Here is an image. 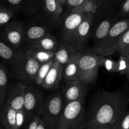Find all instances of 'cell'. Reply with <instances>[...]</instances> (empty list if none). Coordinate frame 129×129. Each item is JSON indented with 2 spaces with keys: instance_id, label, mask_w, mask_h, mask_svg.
<instances>
[{
  "instance_id": "1f68e13d",
  "label": "cell",
  "mask_w": 129,
  "mask_h": 129,
  "mask_svg": "<svg viewBox=\"0 0 129 129\" xmlns=\"http://www.w3.org/2000/svg\"><path fill=\"white\" fill-rule=\"evenodd\" d=\"M86 1V0H67L66 5L69 9H71V10H72L82 6Z\"/></svg>"
},
{
  "instance_id": "d4e9b609",
  "label": "cell",
  "mask_w": 129,
  "mask_h": 129,
  "mask_svg": "<svg viewBox=\"0 0 129 129\" xmlns=\"http://www.w3.org/2000/svg\"><path fill=\"white\" fill-rule=\"evenodd\" d=\"M16 10L7 5L0 6V25L5 26L10 23L15 16Z\"/></svg>"
},
{
  "instance_id": "5bb4252c",
  "label": "cell",
  "mask_w": 129,
  "mask_h": 129,
  "mask_svg": "<svg viewBox=\"0 0 129 129\" xmlns=\"http://www.w3.org/2000/svg\"><path fill=\"white\" fill-rule=\"evenodd\" d=\"M118 21L117 16L112 13L109 15H105L101 20H98V23L93 30V40L94 45L96 46L107 35L111 28Z\"/></svg>"
},
{
  "instance_id": "ffe728a7",
  "label": "cell",
  "mask_w": 129,
  "mask_h": 129,
  "mask_svg": "<svg viewBox=\"0 0 129 129\" xmlns=\"http://www.w3.org/2000/svg\"><path fill=\"white\" fill-rule=\"evenodd\" d=\"M44 10L53 22H57L62 13V6L57 0H43Z\"/></svg>"
},
{
  "instance_id": "2e32d148",
  "label": "cell",
  "mask_w": 129,
  "mask_h": 129,
  "mask_svg": "<svg viewBox=\"0 0 129 129\" xmlns=\"http://www.w3.org/2000/svg\"><path fill=\"white\" fill-rule=\"evenodd\" d=\"M82 52L76 53L64 66L63 79L66 81L79 80V62Z\"/></svg>"
},
{
  "instance_id": "ba28073f",
  "label": "cell",
  "mask_w": 129,
  "mask_h": 129,
  "mask_svg": "<svg viewBox=\"0 0 129 129\" xmlns=\"http://www.w3.org/2000/svg\"><path fill=\"white\" fill-rule=\"evenodd\" d=\"M94 16V15L90 13L86 15L69 42L78 51L83 52L85 49L91 35Z\"/></svg>"
},
{
  "instance_id": "9c48e42d",
  "label": "cell",
  "mask_w": 129,
  "mask_h": 129,
  "mask_svg": "<svg viewBox=\"0 0 129 129\" xmlns=\"http://www.w3.org/2000/svg\"><path fill=\"white\" fill-rule=\"evenodd\" d=\"M87 15L83 13L71 11L64 18L61 30L63 41L70 42L73 35Z\"/></svg>"
},
{
  "instance_id": "836d02e7",
  "label": "cell",
  "mask_w": 129,
  "mask_h": 129,
  "mask_svg": "<svg viewBox=\"0 0 129 129\" xmlns=\"http://www.w3.org/2000/svg\"><path fill=\"white\" fill-rule=\"evenodd\" d=\"M40 117L39 116H36L34 117L31 120H30V122L28 125L27 129H37L39 122L40 121Z\"/></svg>"
},
{
  "instance_id": "4fadbf2b",
  "label": "cell",
  "mask_w": 129,
  "mask_h": 129,
  "mask_svg": "<svg viewBox=\"0 0 129 129\" xmlns=\"http://www.w3.org/2000/svg\"><path fill=\"white\" fill-rule=\"evenodd\" d=\"M23 113V111L18 112L5 103L1 107L0 113L1 125L5 129H19L22 123L19 121V117Z\"/></svg>"
},
{
  "instance_id": "f546056e",
  "label": "cell",
  "mask_w": 129,
  "mask_h": 129,
  "mask_svg": "<svg viewBox=\"0 0 129 129\" xmlns=\"http://www.w3.org/2000/svg\"><path fill=\"white\" fill-rule=\"evenodd\" d=\"M118 14L120 16H129V0H121Z\"/></svg>"
},
{
  "instance_id": "3957f363",
  "label": "cell",
  "mask_w": 129,
  "mask_h": 129,
  "mask_svg": "<svg viewBox=\"0 0 129 129\" xmlns=\"http://www.w3.org/2000/svg\"><path fill=\"white\" fill-rule=\"evenodd\" d=\"M128 28V18L118 20L111 28L107 36L95 46L94 50L101 56L112 55L117 51V45L120 37Z\"/></svg>"
},
{
  "instance_id": "44dd1931",
  "label": "cell",
  "mask_w": 129,
  "mask_h": 129,
  "mask_svg": "<svg viewBox=\"0 0 129 129\" xmlns=\"http://www.w3.org/2000/svg\"><path fill=\"white\" fill-rule=\"evenodd\" d=\"M8 73L5 66L0 64V105L2 107L6 103L8 94Z\"/></svg>"
},
{
  "instance_id": "7a4b0ae2",
  "label": "cell",
  "mask_w": 129,
  "mask_h": 129,
  "mask_svg": "<svg viewBox=\"0 0 129 129\" xmlns=\"http://www.w3.org/2000/svg\"><path fill=\"white\" fill-rule=\"evenodd\" d=\"M86 125L84 98L65 103L57 129H84Z\"/></svg>"
},
{
  "instance_id": "ab89813d",
  "label": "cell",
  "mask_w": 129,
  "mask_h": 129,
  "mask_svg": "<svg viewBox=\"0 0 129 129\" xmlns=\"http://www.w3.org/2000/svg\"><path fill=\"white\" fill-rule=\"evenodd\" d=\"M102 1H103V3H105H105H107V1H109V0H102Z\"/></svg>"
},
{
  "instance_id": "7c38bea8",
  "label": "cell",
  "mask_w": 129,
  "mask_h": 129,
  "mask_svg": "<svg viewBox=\"0 0 129 129\" xmlns=\"http://www.w3.org/2000/svg\"><path fill=\"white\" fill-rule=\"evenodd\" d=\"M86 85L79 79L67 81L62 91L65 103L84 98L86 92Z\"/></svg>"
},
{
  "instance_id": "cb8c5ba5",
  "label": "cell",
  "mask_w": 129,
  "mask_h": 129,
  "mask_svg": "<svg viewBox=\"0 0 129 129\" xmlns=\"http://www.w3.org/2000/svg\"><path fill=\"white\" fill-rule=\"evenodd\" d=\"M15 48L9 45L5 40H1L0 42V56L3 60L13 64L17 56L18 52Z\"/></svg>"
},
{
  "instance_id": "d590c367",
  "label": "cell",
  "mask_w": 129,
  "mask_h": 129,
  "mask_svg": "<svg viewBox=\"0 0 129 129\" xmlns=\"http://www.w3.org/2000/svg\"><path fill=\"white\" fill-rule=\"evenodd\" d=\"M113 126H102V127H97L94 128H86L85 129H112Z\"/></svg>"
},
{
  "instance_id": "f35d334b",
  "label": "cell",
  "mask_w": 129,
  "mask_h": 129,
  "mask_svg": "<svg viewBox=\"0 0 129 129\" xmlns=\"http://www.w3.org/2000/svg\"><path fill=\"white\" fill-rule=\"evenodd\" d=\"M118 125H113V128H112V129H118Z\"/></svg>"
},
{
  "instance_id": "b9f144b4",
  "label": "cell",
  "mask_w": 129,
  "mask_h": 129,
  "mask_svg": "<svg viewBox=\"0 0 129 129\" xmlns=\"http://www.w3.org/2000/svg\"><path fill=\"white\" fill-rule=\"evenodd\" d=\"M121 0H115V1H116V2H120Z\"/></svg>"
},
{
  "instance_id": "4316f807",
  "label": "cell",
  "mask_w": 129,
  "mask_h": 129,
  "mask_svg": "<svg viewBox=\"0 0 129 129\" xmlns=\"http://www.w3.org/2000/svg\"><path fill=\"white\" fill-rule=\"evenodd\" d=\"M117 51L120 55L129 58V28L120 39L117 47Z\"/></svg>"
},
{
  "instance_id": "30bf717a",
  "label": "cell",
  "mask_w": 129,
  "mask_h": 129,
  "mask_svg": "<svg viewBox=\"0 0 129 129\" xmlns=\"http://www.w3.org/2000/svg\"><path fill=\"white\" fill-rule=\"evenodd\" d=\"M26 86L23 82H18L8 91L6 104L18 112L23 111Z\"/></svg>"
},
{
  "instance_id": "d6986e66",
  "label": "cell",
  "mask_w": 129,
  "mask_h": 129,
  "mask_svg": "<svg viewBox=\"0 0 129 129\" xmlns=\"http://www.w3.org/2000/svg\"><path fill=\"white\" fill-rule=\"evenodd\" d=\"M48 34H49V30L46 27L40 25H32L26 29L24 32L23 41L31 44Z\"/></svg>"
},
{
  "instance_id": "60d3db41",
  "label": "cell",
  "mask_w": 129,
  "mask_h": 129,
  "mask_svg": "<svg viewBox=\"0 0 129 129\" xmlns=\"http://www.w3.org/2000/svg\"><path fill=\"white\" fill-rule=\"evenodd\" d=\"M0 129H5V128H4V127L2 125H1V127H0Z\"/></svg>"
},
{
  "instance_id": "e0dca14e",
  "label": "cell",
  "mask_w": 129,
  "mask_h": 129,
  "mask_svg": "<svg viewBox=\"0 0 129 129\" xmlns=\"http://www.w3.org/2000/svg\"><path fill=\"white\" fill-rule=\"evenodd\" d=\"M78 50L69 42H64L59 44L57 49L55 52V60L60 64L65 66Z\"/></svg>"
},
{
  "instance_id": "277c9868",
  "label": "cell",
  "mask_w": 129,
  "mask_h": 129,
  "mask_svg": "<svg viewBox=\"0 0 129 129\" xmlns=\"http://www.w3.org/2000/svg\"><path fill=\"white\" fill-rule=\"evenodd\" d=\"M101 57L95 50L82 52L79 62V80L87 85L96 81Z\"/></svg>"
},
{
  "instance_id": "6da1fadb",
  "label": "cell",
  "mask_w": 129,
  "mask_h": 129,
  "mask_svg": "<svg viewBox=\"0 0 129 129\" xmlns=\"http://www.w3.org/2000/svg\"><path fill=\"white\" fill-rule=\"evenodd\" d=\"M127 107V98L120 91L102 92L89 110L86 128L118 124L126 113Z\"/></svg>"
},
{
  "instance_id": "5b68a950",
  "label": "cell",
  "mask_w": 129,
  "mask_h": 129,
  "mask_svg": "<svg viewBox=\"0 0 129 129\" xmlns=\"http://www.w3.org/2000/svg\"><path fill=\"white\" fill-rule=\"evenodd\" d=\"M64 97L59 92L54 93L44 102L40 118L44 120L47 129H57L58 122L64 108Z\"/></svg>"
},
{
  "instance_id": "8992f818",
  "label": "cell",
  "mask_w": 129,
  "mask_h": 129,
  "mask_svg": "<svg viewBox=\"0 0 129 129\" xmlns=\"http://www.w3.org/2000/svg\"><path fill=\"white\" fill-rule=\"evenodd\" d=\"M41 64L28 55L26 52H18L13 63V71L20 79L28 81H35L37 73Z\"/></svg>"
},
{
  "instance_id": "52a82bcc",
  "label": "cell",
  "mask_w": 129,
  "mask_h": 129,
  "mask_svg": "<svg viewBox=\"0 0 129 129\" xmlns=\"http://www.w3.org/2000/svg\"><path fill=\"white\" fill-rule=\"evenodd\" d=\"M44 106V100L41 91L34 86L26 89L23 112L25 118L31 120L36 116L40 117Z\"/></svg>"
},
{
  "instance_id": "7402d4cb",
  "label": "cell",
  "mask_w": 129,
  "mask_h": 129,
  "mask_svg": "<svg viewBox=\"0 0 129 129\" xmlns=\"http://www.w3.org/2000/svg\"><path fill=\"white\" fill-rule=\"evenodd\" d=\"M104 5L105 3L102 0H86L82 6L73 9L71 10V11L95 15L100 8Z\"/></svg>"
},
{
  "instance_id": "83f0119b",
  "label": "cell",
  "mask_w": 129,
  "mask_h": 129,
  "mask_svg": "<svg viewBox=\"0 0 129 129\" xmlns=\"http://www.w3.org/2000/svg\"><path fill=\"white\" fill-rule=\"evenodd\" d=\"M100 66H103L108 71L112 73H118V61H115L110 59H107L102 56L100 60Z\"/></svg>"
},
{
  "instance_id": "74e56055",
  "label": "cell",
  "mask_w": 129,
  "mask_h": 129,
  "mask_svg": "<svg viewBox=\"0 0 129 129\" xmlns=\"http://www.w3.org/2000/svg\"><path fill=\"white\" fill-rule=\"evenodd\" d=\"M126 76H127V78L129 79V58H128V69H127V74H126Z\"/></svg>"
},
{
  "instance_id": "f1b7e54d",
  "label": "cell",
  "mask_w": 129,
  "mask_h": 129,
  "mask_svg": "<svg viewBox=\"0 0 129 129\" xmlns=\"http://www.w3.org/2000/svg\"><path fill=\"white\" fill-rule=\"evenodd\" d=\"M118 73L122 75H126L128 69V58L120 55L118 60Z\"/></svg>"
},
{
  "instance_id": "484cf974",
  "label": "cell",
  "mask_w": 129,
  "mask_h": 129,
  "mask_svg": "<svg viewBox=\"0 0 129 129\" xmlns=\"http://www.w3.org/2000/svg\"><path fill=\"white\" fill-rule=\"evenodd\" d=\"M55 60V59H53L52 60H49V61L47 62L41 64L37 73L36 77H35V83L37 85L42 86L45 77L47 75L49 70L51 68L52 66L54 64Z\"/></svg>"
},
{
  "instance_id": "8d00e7d4",
  "label": "cell",
  "mask_w": 129,
  "mask_h": 129,
  "mask_svg": "<svg viewBox=\"0 0 129 129\" xmlns=\"http://www.w3.org/2000/svg\"><path fill=\"white\" fill-rule=\"evenodd\" d=\"M57 1H59V3L60 4V5H61L62 6H63L64 5H65L66 4V2H67V0H57Z\"/></svg>"
},
{
  "instance_id": "8fae6325",
  "label": "cell",
  "mask_w": 129,
  "mask_h": 129,
  "mask_svg": "<svg viewBox=\"0 0 129 129\" xmlns=\"http://www.w3.org/2000/svg\"><path fill=\"white\" fill-rule=\"evenodd\" d=\"M24 32L21 23L12 21L5 26L4 40L15 49L18 48L24 40Z\"/></svg>"
},
{
  "instance_id": "4dcf8cb0",
  "label": "cell",
  "mask_w": 129,
  "mask_h": 129,
  "mask_svg": "<svg viewBox=\"0 0 129 129\" xmlns=\"http://www.w3.org/2000/svg\"><path fill=\"white\" fill-rule=\"evenodd\" d=\"M118 129H129V112H126L118 125Z\"/></svg>"
},
{
  "instance_id": "9a60e30c",
  "label": "cell",
  "mask_w": 129,
  "mask_h": 129,
  "mask_svg": "<svg viewBox=\"0 0 129 129\" xmlns=\"http://www.w3.org/2000/svg\"><path fill=\"white\" fill-rule=\"evenodd\" d=\"M64 68V65L55 60L41 86L44 89L49 90L56 88L63 78Z\"/></svg>"
},
{
  "instance_id": "ac0fdd59",
  "label": "cell",
  "mask_w": 129,
  "mask_h": 129,
  "mask_svg": "<svg viewBox=\"0 0 129 129\" xmlns=\"http://www.w3.org/2000/svg\"><path fill=\"white\" fill-rule=\"evenodd\" d=\"M30 44L31 48L54 52L56 51L59 46L57 39L50 34H48Z\"/></svg>"
},
{
  "instance_id": "603a6c76",
  "label": "cell",
  "mask_w": 129,
  "mask_h": 129,
  "mask_svg": "<svg viewBox=\"0 0 129 129\" xmlns=\"http://www.w3.org/2000/svg\"><path fill=\"white\" fill-rule=\"evenodd\" d=\"M26 53L41 64L47 62L55 57V52H54L46 51L31 47H30Z\"/></svg>"
},
{
  "instance_id": "d6a6232c",
  "label": "cell",
  "mask_w": 129,
  "mask_h": 129,
  "mask_svg": "<svg viewBox=\"0 0 129 129\" xmlns=\"http://www.w3.org/2000/svg\"><path fill=\"white\" fill-rule=\"evenodd\" d=\"M25 0H5L9 6L13 8L15 10L20 8L22 6L23 3L25 2Z\"/></svg>"
},
{
  "instance_id": "e575fe53",
  "label": "cell",
  "mask_w": 129,
  "mask_h": 129,
  "mask_svg": "<svg viewBox=\"0 0 129 129\" xmlns=\"http://www.w3.org/2000/svg\"><path fill=\"white\" fill-rule=\"evenodd\" d=\"M37 129H47L46 127H45V123H44V120L40 118V121L39 122V125H38Z\"/></svg>"
}]
</instances>
